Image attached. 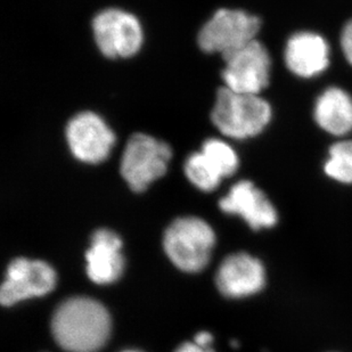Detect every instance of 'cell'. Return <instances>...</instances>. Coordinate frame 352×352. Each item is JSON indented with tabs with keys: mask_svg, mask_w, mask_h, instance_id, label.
<instances>
[{
	"mask_svg": "<svg viewBox=\"0 0 352 352\" xmlns=\"http://www.w3.org/2000/svg\"><path fill=\"white\" fill-rule=\"evenodd\" d=\"M225 87L236 93L259 95L270 79V54L263 43L253 40L245 46L223 57Z\"/></svg>",
	"mask_w": 352,
	"mask_h": 352,
	"instance_id": "7",
	"label": "cell"
},
{
	"mask_svg": "<svg viewBox=\"0 0 352 352\" xmlns=\"http://www.w3.org/2000/svg\"><path fill=\"white\" fill-rule=\"evenodd\" d=\"M52 332L65 351H100L110 338V314L96 300L71 298L60 303L54 314Z\"/></svg>",
	"mask_w": 352,
	"mask_h": 352,
	"instance_id": "1",
	"label": "cell"
},
{
	"mask_svg": "<svg viewBox=\"0 0 352 352\" xmlns=\"http://www.w3.org/2000/svg\"><path fill=\"white\" fill-rule=\"evenodd\" d=\"M213 342V336L211 333L206 332V331H203V332L197 333L195 336V340H194V343H196L197 346H201V348H211V344Z\"/></svg>",
	"mask_w": 352,
	"mask_h": 352,
	"instance_id": "19",
	"label": "cell"
},
{
	"mask_svg": "<svg viewBox=\"0 0 352 352\" xmlns=\"http://www.w3.org/2000/svg\"><path fill=\"white\" fill-rule=\"evenodd\" d=\"M220 209L245 220L253 230L272 228L278 220L276 209L263 190L249 180H242L219 201Z\"/></svg>",
	"mask_w": 352,
	"mask_h": 352,
	"instance_id": "11",
	"label": "cell"
},
{
	"mask_svg": "<svg viewBox=\"0 0 352 352\" xmlns=\"http://www.w3.org/2000/svg\"><path fill=\"white\" fill-rule=\"evenodd\" d=\"M71 153L81 162L98 164L110 157L116 135L98 114L81 112L69 121L65 130Z\"/></svg>",
	"mask_w": 352,
	"mask_h": 352,
	"instance_id": "8",
	"label": "cell"
},
{
	"mask_svg": "<svg viewBox=\"0 0 352 352\" xmlns=\"http://www.w3.org/2000/svg\"><path fill=\"white\" fill-rule=\"evenodd\" d=\"M201 152L206 154L223 173V178L233 176L239 169V157L235 151L223 140L211 138L203 143Z\"/></svg>",
	"mask_w": 352,
	"mask_h": 352,
	"instance_id": "17",
	"label": "cell"
},
{
	"mask_svg": "<svg viewBox=\"0 0 352 352\" xmlns=\"http://www.w3.org/2000/svg\"><path fill=\"white\" fill-rule=\"evenodd\" d=\"M325 173L340 183H352V140L340 142L331 147Z\"/></svg>",
	"mask_w": 352,
	"mask_h": 352,
	"instance_id": "16",
	"label": "cell"
},
{
	"mask_svg": "<svg viewBox=\"0 0 352 352\" xmlns=\"http://www.w3.org/2000/svg\"><path fill=\"white\" fill-rule=\"evenodd\" d=\"M285 62L296 76L315 77L329 67V45L322 36L313 32L293 34L286 45Z\"/></svg>",
	"mask_w": 352,
	"mask_h": 352,
	"instance_id": "13",
	"label": "cell"
},
{
	"mask_svg": "<svg viewBox=\"0 0 352 352\" xmlns=\"http://www.w3.org/2000/svg\"><path fill=\"white\" fill-rule=\"evenodd\" d=\"M260 25L258 17L244 10L223 8L203 25L197 43L203 52L225 57L256 40Z\"/></svg>",
	"mask_w": 352,
	"mask_h": 352,
	"instance_id": "5",
	"label": "cell"
},
{
	"mask_svg": "<svg viewBox=\"0 0 352 352\" xmlns=\"http://www.w3.org/2000/svg\"><path fill=\"white\" fill-rule=\"evenodd\" d=\"M341 46L346 60L352 65V21L346 24L341 36Z\"/></svg>",
	"mask_w": 352,
	"mask_h": 352,
	"instance_id": "18",
	"label": "cell"
},
{
	"mask_svg": "<svg viewBox=\"0 0 352 352\" xmlns=\"http://www.w3.org/2000/svg\"><path fill=\"white\" fill-rule=\"evenodd\" d=\"M176 352H214L211 348H201L194 342H186L182 344V346L176 350Z\"/></svg>",
	"mask_w": 352,
	"mask_h": 352,
	"instance_id": "20",
	"label": "cell"
},
{
	"mask_svg": "<svg viewBox=\"0 0 352 352\" xmlns=\"http://www.w3.org/2000/svg\"><path fill=\"white\" fill-rule=\"evenodd\" d=\"M216 284L219 292L230 299L254 296L266 285V270L249 253H234L220 265Z\"/></svg>",
	"mask_w": 352,
	"mask_h": 352,
	"instance_id": "10",
	"label": "cell"
},
{
	"mask_svg": "<svg viewBox=\"0 0 352 352\" xmlns=\"http://www.w3.org/2000/svg\"><path fill=\"white\" fill-rule=\"evenodd\" d=\"M56 286V273L48 263L40 260L17 258L7 270L6 279L0 289V302L3 306L52 292Z\"/></svg>",
	"mask_w": 352,
	"mask_h": 352,
	"instance_id": "9",
	"label": "cell"
},
{
	"mask_svg": "<svg viewBox=\"0 0 352 352\" xmlns=\"http://www.w3.org/2000/svg\"><path fill=\"white\" fill-rule=\"evenodd\" d=\"M272 119V107L259 95L236 93L223 87L217 91L211 121L225 136L246 140L259 135Z\"/></svg>",
	"mask_w": 352,
	"mask_h": 352,
	"instance_id": "2",
	"label": "cell"
},
{
	"mask_svg": "<svg viewBox=\"0 0 352 352\" xmlns=\"http://www.w3.org/2000/svg\"><path fill=\"white\" fill-rule=\"evenodd\" d=\"M122 241L110 230H98L91 236V245L86 252L87 275L98 285L117 282L124 270Z\"/></svg>",
	"mask_w": 352,
	"mask_h": 352,
	"instance_id": "12",
	"label": "cell"
},
{
	"mask_svg": "<svg viewBox=\"0 0 352 352\" xmlns=\"http://www.w3.org/2000/svg\"><path fill=\"white\" fill-rule=\"evenodd\" d=\"M214 244L216 234L209 223L197 217L178 218L163 237L166 256L186 273H199L208 266Z\"/></svg>",
	"mask_w": 352,
	"mask_h": 352,
	"instance_id": "3",
	"label": "cell"
},
{
	"mask_svg": "<svg viewBox=\"0 0 352 352\" xmlns=\"http://www.w3.org/2000/svg\"><path fill=\"white\" fill-rule=\"evenodd\" d=\"M93 31L98 50L107 58H128L136 55L143 46L140 21L119 8H107L97 14Z\"/></svg>",
	"mask_w": 352,
	"mask_h": 352,
	"instance_id": "6",
	"label": "cell"
},
{
	"mask_svg": "<svg viewBox=\"0 0 352 352\" xmlns=\"http://www.w3.org/2000/svg\"><path fill=\"white\" fill-rule=\"evenodd\" d=\"M184 170L190 183L203 192H212L223 179L219 168L201 151L187 157Z\"/></svg>",
	"mask_w": 352,
	"mask_h": 352,
	"instance_id": "15",
	"label": "cell"
},
{
	"mask_svg": "<svg viewBox=\"0 0 352 352\" xmlns=\"http://www.w3.org/2000/svg\"><path fill=\"white\" fill-rule=\"evenodd\" d=\"M171 157L173 151L168 144L146 133H133L123 151L121 176L130 190L142 193L166 175Z\"/></svg>",
	"mask_w": 352,
	"mask_h": 352,
	"instance_id": "4",
	"label": "cell"
},
{
	"mask_svg": "<svg viewBox=\"0 0 352 352\" xmlns=\"http://www.w3.org/2000/svg\"><path fill=\"white\" fill-rule=\"evenodd\" d=\"M315 120L322 129L336 136L352 130V98L339 88H329L317 100Z\"/></svg>",
	"mask_w": 352,
	"mask_h": 352,
	"instance_id": "14",
	"label": "cell"
},
{
	"mask_svg": "<svg viewBox=\"0 0 352 352\" xmlns=\"http://www.w3.org/2000/svg\"><path fill=\"white\" fill-rule=\"evenodd\" d=\"M122 352H140V351H137V350H126V351H122Z\"/></svg>",
	"mask_w": 352,
	"mask_h": 352,
	"instance_id": "21",
	"label": "cell"
}]
</instances>
